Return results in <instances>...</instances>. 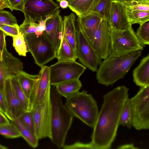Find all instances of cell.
I'll use <instances>...</instances> for the list:
<instances>
[{"mask_svg":"<svg viewBox=\"0 0 149 149\" xmlns=\"http://www.w3.org/2000/svg\"><path fill=\"white\" fill-rule=\"evenodd\" d=\"M145 46L132 27L124 31L110 29L109 56H120L135 51H142Z\"/></svg>","mask_w":149,"mask_h":149,"instance_id":"5","label":"cell"},{"mask_svg":"<svg viewBox=\"0 0 149 149\" xmlns=\"http://www.w3.org/2000/svg\"><path fill=\"white\" fill-rule=\"evenodd\" d=\"M58 9L49 16L46 22V29L43 33L53 45L56 52L60 46L62 37V18Z\"/></svg>","mask_w":149,"mask_h":149,"instance_id":"17","label":"cell"},{"mask_svg":"<svg viewBox=\"0 0 149 149\" xmlns=\"http://www.w3.org/2000/svg\"><path fill=\"white\" fill-rule=\"evenodd\" d=\"M8 149V148L7 147L4 146H3L0 144V149Z\"/></svg>","mask_w":149,"mask_h":149,"instance_id":"46","label":"cell"},{"mask_svg":"<svg viewBox=\"0 0 149 149\" xmlns=\"http://www.w3.org/2000/svg\"><path fill=\"white\" fill-rule=\"evenodd\" d=\"M62 96L57 92L55 86L51 89L52 107L51 137L52 142L57 148H63L74 116L64 105Z\"/></svg>","mask_w":149,"mask_h":149,"instance_id":"3","label":"cell"},{"mask_svg":"<svg viewBox=\"0 0 149 149\" xmlns=\"http://www.w3.org/2000/svg\"><path fill=\"white\" fill-rule=\"evenodd\" d=\"M65 105L74 116L93 128L99 114L96 101L86 91H79L66 98Z\"/></svg>","mask_w":149,"mask_h":149,"instance_id":"4","label":"cell"},{"mask_svg":"<svg viewBox=\"0 0 149 149\" xmlns=\"http://www.w3.org/2000/svg\"><path fill=\"white\" fill-rule=\"evenodd\" d=\"M56 58L58 61H76L77 58L76 52L62 35L60 47L56 53Z\"/></svg>","mask_w":149,"mask_h":149,"instance_id":"24","label":"cell"},{"mask_svg":"<svg viewBox=\"0 0 149 149\" xmlns=\"http://www.w3.org/2000/svg\"><path fill=\"white\" fill-rule=\"evenodd\" d=\"M107 20L110 29L124 31L132 27L122 2L111 0Z\"/></svg>","mask_w":149,"mask_h":149,"instance_id":"15","label":"cell"},{"mask_svg":"<svg viewBox=\"0 0 149 149\" xmlns=\"http://www.w3.org/2000/svg\"><path fill=\"white\" fill-rule=\"evenodd\" d=\"M61 0H57V1H58V2H59ZM65 0L66 1H67L69 3H71L74 1H75L76 0Z\"/></svg>","mask_w":149,"mask_h":149,"instance_id":"47","label":"cell"},{"mask_svg":"<svg viewBox=\"0 0 149 149\" xmlns=\"http://www.w3.org/2000/svg\"><path fill=\"white\" fill-rule=\"evenodd\" d=\"M47 17L44 20H41L39 21V24L36 28V31L35 33V34L38 36H40L42 34L43 32L46 29V22L48 18Z\"/></svg>","mask_w":149,"mask_h":149,"instance_id":"39","label":"cell"},{"mask_svg":"<svg viewBox=\"0 0 149 149\" xmlns=\"http://www.w3.org/2000/svg\"><path fill=\"white\" fill-rule=\"evenodd\" d=\"M24 36L28 51L37 65L41 67L56 58V52L53 45L43 33L38 36L32 33Z\"/></svg>","mask_w":149,"mask_h":149,"instance_id":"6","label":"cell"},{"mask_svg":"<svg viewBox=\"0 0 149 149\" xmlns=\"http://www.w3.org/2000/svg\"><path fill=\"white\" fill-rule=\"evenodd\" d=\"M129 88L118 86L103 96V102L93 127L91 142L95 149H108L116 136L119 120L129 98Z\"/></svg>","mask_w":149,"mask_h":149,"instance_id":"1","label":"cell"},{"mask_svg":"<svg viewBox=\"0 0 149 149\" xmlns=\"http://www.w3.org/2000/svg\"><path fill=\"white\" fill-rule=\"evenodd\" d=\"M14 92L20 101L25 112L29 111L30 100L27 97L21 88L18 81L17 76L9 78Z\"/></svg>","mask_w":149,"mask_h":149,"instance_id":"27","label":"cell"},{"mask_svg":"<svg viewBox=\"0 0 149 149\" xmlns=\"http://www.w3.org/2000/svg\"><path fill=\"white\" fill-rule=\"evenodd\" d=\"M10 123L8 119L5 114L0 111V125Z\"/></svg>","mask_w":149,"mask_h":149,"instance_id":"43","label":"cell"},{"mask_svg":"<svg viewBox=\"0 0 149 149\" xmlns=\"http://www.w3.org/2000/svg\"><path fill=\"white\" fill-rule=\"evenodd\" d=\"M17 127L22 137L28 144L33 148L37 147L38 145V139L35 135L32 133L22 123L19 118L11 121Z\"/></svg>","mask_w":149,"mask_h":149,"instance_id":"26","label":"cell"},{"mask_svg":"<svg viewBox=\"0 0 149 149\" xmlns=\"http://www.w3.org/2000/svg\"><path fill=\"white\" fill-rule=\"evenodd\" d=\"M77 18L73 12L64 16L62 21V35L76 52Z\"/></svg>","mask_w":149,"mask_h":149,"instance_id":"20","label":"cell"},{"mask_svg":"<svg viewBox=\"0 0 149 149\" xmlns=\"http://www.w3.org/2000/svg\"><path fill=\"white\" fill-rule=\"evenodd\" d=\"M30 111L34 120L36 136L38 140L46 138L50 139L52 121L51 90L48 92L45 101Z\"/></svg>","mask_w":149,"mask_h":149,"instance_id":"8","label":"cell"},{"mask_svg":"<svg viewBox=\"0 0 149 149\" xmlns=\"http://www.w3.org/2000/svg\"><path fill=\"white\" fill-rule=\"evenodd\" d=\"M59 3L60 6L62 8H65L68 6V3L65 0H62Z\"/></svg>","mask_w":149,"mask_h":149,"instance_id":"45","label":"cell"},{"mask_svg":"<svg viewBox=\"0 0 149 149\" xmlns=\"http://www.w3.org/2000/svg\"><path fill=\"white\" fill-rule=\"evenodd\" d=\"M49 67L50 84L52 86L79 79L86 69L82 64L72 61H58Z\"/></svg>","mask_w":149,"mask_h":149,"instance_id":"10","label":"cell"},{"mask_svg":"<svg viewBox=\"0 0 149 149\" xmlns=\"http://www.w3.org/2000/svg\"><path fill=\"white\" fill-rule=\"evenodd\" d=\"M6 36L3 31L0 29V51L2 53L3 49L6 48Z\"/></svg>","mask_w":149,"mask_h":149,"instance_id":"40","label":"cell"},{"mask_svg":"<svg viewBox=\"0 0 149 149\" xmlns=\"http://www.w3.org/2000/svg\"><path fill=\"white\" fill-rule=\"evenodd\" d=\"M0 29L3 31L6 36H9L12 37L17 36L20 32L19 26L1 25L0 26Z\"/></svg>","mask_w":149,"mask_h":149,"instance_id":"36","label":"cell"},{"mask_svg":"<svg viewBox=\"0 0 149 149\" xmlns=\"http://www.w3.org/2000/svg\"><path fill=\"white\" fill-rule=\"evenodd\" d=\"M59 8L53 0H25L23 13L25 19L36 22L45 19Z\"/></svg>","mask_w":149,"mask_h":149,"instance_id":"11","label":"cell"},{"mask_svg":"<svg viewBox=\"0 0 149 149\" xmlns=\"http://www.w3.org/2000/svg\"><path fill=\"white\" fill-rule=\"evenodd\" d=\"M117 0L118 1H120L121 2H123L125 1H128L130 0Z\"/></svg>","mask_w":149,"mask_h":149,"instance_id":"48","label":"cell"},{"mask_svg":"<svg viewBox=\"0 0 149 149\" xmlns=\"http://www.w3.org/2000/svg\"><path fill=\"white\" fill-rule=\"evenodd\" d=\"M1 25L19 26L15 16L10 12L3 10H0V26Z\"/></svg>","mask_w":149,"mask_h":149,"instance_id":"32","label":"cell"},{"mask_svg":"<svg viewBox=\"0 0 149 149\" xmlns=\"http://www.w3.org/2000/svg\"><path fill=\"white\" fill-rule=\"evenodd\" d=\"M13 38V45L16 52L19 55L25 56L28 51L23 35L20 32Z\"/></svg>","mask_w":149,"mask_h":149,"instance_id":"30","label":"cell"},{"mask_svg":"<svg viewBox=\"0 0 149 149\" xmlns=\"http://www.w3.org/2000/svg\"><path fill=\"white\" fill-rule=\"evenodd\" d=\"M118 149H138L136 148L133 143L126 144L121 146L118 147Z\"/></svg>","mask_w":149,"mask_h":149,"instance_id":"44","label":"cell"},{"mask_svg":"<svg viewBox=\"0 0 149 149\" xmlns=\"http://www.w3.org/2000/svg\"><path fill=\"white\" fill-rule=\"evenodd\" d=\"M102 19L95 13L84 17L77 18V22L92 45L95 33Z\"/></svg>","mask_w":149,"mask_h":149,"instance_id":"19","label":"cell"},{"mask_svg":"<svg viewBox=\"0 0 149 149\" xmlns=\"http://www.w3.org/2000/svg\"><path fill=\"white\" fill-rule=\"evenodd\" d=\"M141 55V51H135L120 56H109L102 62L96 77L100 84L108 86L123 78Z\"/></svg>","mask_w":149,"mask_h":149,"instance_id":"2","label":"cell"},{"mask_svg":"<svg viewBox=\"0 0 149 149\" xmlns=\"http://www.w3.org/2000/svg\"><path fill=\"white\" fill-rule=\"evenodd\" d=\"M19 118L24 125L34 134V124L31 111L24 112Z\"/></svg>","mask_w":149,"mask_h":149,"instance_id":"35","label":"cell"},{"mask_svg":"<svg viewBox=\"0 0 149 149\" xmlns=\"http://www.w3.org/2000/svg\"><path fill=\"white\" fill-rule=\"evenodd\" d=\"M133 81L140 87L149 85V54L143 57L133 70Z\"/></svg>","mask_w":149,"mask_h":149,"instance_id":"22","label":"cell"},{"mask_svg":"<svg viewBox=\"0 0 149 149\" xmlns=\"http://www.w3.org/2000/svg\"><path fill=\"white\" fill-rule=\"evenodd\" d=\"M76 52L82 65L93 72H96L102 59L86 37L77 21Z\"/></svg>","mask_w":149,"mask_h":149,"instance_id":"9","label":"cell"},{"mask_svg":"<svg viewBox=\"0 0 149 149\" xmlns=\"http://www.w3.org/2000/svg\"><path fill=\"white\" fill-rule=\"evenodd\" d=\"M3 94L6 104L4 114L12 121L19 118L25 111L14 92L9 78L5 81Z\"/></svg>","mask_w":149,"mask_h":149,"instance_id":"18","label":"cell"},{"mask_svg":"<svg viewBox=\"0 0 149 149\" xmlns=\"http://www.w3.org/2000/svg\"><path fill=\"white\" fill-rule=\"evenodd\" d=\"M110 28L106 19H103L94 34L92 46L102 59L109 55Z\"/></svg>","mask_w":149,"mask_h":149,"instance_id":"16","label":"cell"},{"mask_svg":"<svg viewBox=\"0 0 149 149\" xmlns=\"http://www.w3.org/2000/svg\"><path fill=\"white\" fill-rule=\"evenodd\" d=\"M111 0H100L94 13L99 15L102 19H107Z\"/></svg>","mask_w":149,"mask_h":149,"instance_id":"34","label":"cell"},{"mask_svg":"<svg viewBox=\"0 0 149 149\" xmlns=\"http://www.w3.org/2000/svg\"><path fill=\"white\" fill-rule=\"evenodd\" d=\"M136 35L142 44L149 45V22L140 25L137 29Z\"/></svg>","mask_w":149,"mask_h":149,"instance_id":"31","label":"cell"},{"mask_svg":"<svg viewBox=\"0 0 149 149\" xmlns=\"http://www.w3.org/2000/svg\"><path fill=\"white\" fill-rule=\"evenodd\" d=\"M100 0H76L68 3V7L79 17L94 13Z\"/></svg>","mask_w":149,"mask_h":149,"instance_id":"21","label":"cell"},{"mask_svg":"<svg viewBox=\"0 0 149 149\" xmlns=\"http://www.w3.org/2000/svg\"><path fill=\"white\" fill-rule=\"evenodd\" d=\"M0 134L8 138H15L21 136L17 127L12 122L0 125Z\"/></svg>","mask_w":149,"mask_h":149,"instance_id":"29","label":"cell"},{"mask_svg":"<svg viewBox=\"0 0 149 149\" xmlns=\"http://www.w3.org/2000/svg\"><path fill=\"white\" fill-rule=\"evenodd\" d=\"M131 128L132 126V114L130 99L127 100L120 116L119 125Z\"/></svg>","mask_w":149,"mask_h":149,"instance_id":"28","label":"cell"},{"mask_svg":"<svg viewBox=\"0 0 149 149\" xmlns=\"http://www.w3.org/2000/svg\"><path fill=\"white\" fill-rule=\"evenodd\" d=\"M6 8L10 9V6L8 0H0V10Z\"/></svg>","mask_w":149,"mask_h":149,"instance_id":"42","label":"cell"},{"mask_svg":"<svg viewBox=\"0 0 149 149\" xmlns=\"http://www.w3.org/2000/svg\"><path fill=\"white\" fill-rule=\"evenodd\" d=\"M37 75L29 74L23 70L18 74L17 78L20 85L28 98L29 99Z\"/></svg>","mask_w":149,"mask_h":149,"instance_id":"25","label":"cell"},{"mask_svg":"<svg viewBox=\"0 0 149 149\" xmlns=\"http://www.w3.org/2000/svg\"><path fill=\"white\" fill-rule=\"evenodd\" d=\"M63 148L64 149H95L94 146L91 141L90 143H86L77 141L72 144L64 145Z\"/></svg>","mask_w":149,"mask_h":149,"instance_id":"37","label":"cell"},{"mask_svg":"<svg viewBox=\"0 0 149 149\" xmlns=\"http://www.w3.org/2000/svg\"><path fill=\"white\" fill-rule=\"evenodd\" d=\"M39 23H36L31 20L24 19L23 23L19 26L20 32L24 36L36 31L37 27Z\"/></svg>","mask_w":149,"mask_h":149,"instance_id":"33","label":"cell"},{"mask_svg":"<svg viewBox=\"0 0 149 149\" xmlns=\"http://www.w3.org/2000/svg\"><path fill=\"white\" fill-rule=\"evenodd\" d=\"M123 3L131 25H140L149 21V0H130Z\"/></svg>","mask_w":149,"mask_h":149,"instance_id":"14","label":"cell"},{"mask_svg":"<svg viewBox=\"0 0 149 149\" xmlns=\"http://www.w3.org/2000/svg\"><path fill=\"white\" fill-rule=\"evenodd\" d=\"M6 110V100L4 94L0 90V111L4 114Z\"/></svg>","mask_w":149,"mask_h":149,"instance_id":"41","label":"cell"},{"mask_svg":"<svg viewBox=\"0 0 149 149\" xmlns=\"http://www.w3.org/2000/svg\"><path fill=\"white\" fill-rule=\"evenodd\" d=\"M132 126L140 130L149 128V85L140 87L137 93L130 99Z\"/></svg>","mask_w":149,"mask_h":149,"instance_id":"7","label":"cell"},{"mask_svg":"<svg viewBox=\"0 0 149 149\" xmlns=\"http://www.w3.org/2000/svg\"><path fill=\"white\" fill-rule=\"evenodd\" d=\"M40 67L29 98V111L42 103L51 90L49 66L44 65Z\"/></svg>","mask_w":149,"mask_h":149,"instance_id":"12","label":"cell"},{"mask_svg":"<svg viewBox=\"0 0 149 149\" xmlns=\"http://www.w3.org/2000/svg\"><path fill=\"white\" fill-rule=\"evenodd\" d=\"M2 53L0 51V60L2 58Z\"/></svg>","mask_w":149,"mask_h":149,"instance_id":"49","label":"cell"},{"mask_svg":"<svg viewBox=\"0 0 149 149\" xmlns=\"http://www.w3.org/2000/svg\"><path fill=\"white\" fill-rule=\"evenodd\" d=\"M10 6V10H18L23 12L25 0H8Z\"/></svg>","mask_w":149,"mask_h":149,"instance_id":"38","label":"cell"},{"mask_svg":"<svg viewBox=\"0 0 149 149\" xmlns=\"http://www.w3.org/2000/svg\"><path fill=\"white\" fill-rule=\"evenodd\" d=\"M23 68L22 63L19 59L9 52L6 48L3 49L0 60V90L3 94L5 79L17 76L23 70Z\"/></svg>","mask_w":149,"mask_h":149,"instance_id":"13","label":"cell"},{"mask_svg":"<svg viewBox=\"0 0 149 149\" xmlns=\"http://www.w3.org/2000/svg\"><path fill=\"white\" fill-rule=\"evenodd\" d=\"M54 86L58 93L66 98L79 92L82 84L79 79H77L63 82Z\"/></svg>","mask_w":149,"mask_h":149,"instance_id":"23","label":"cell"}]
</instances>
